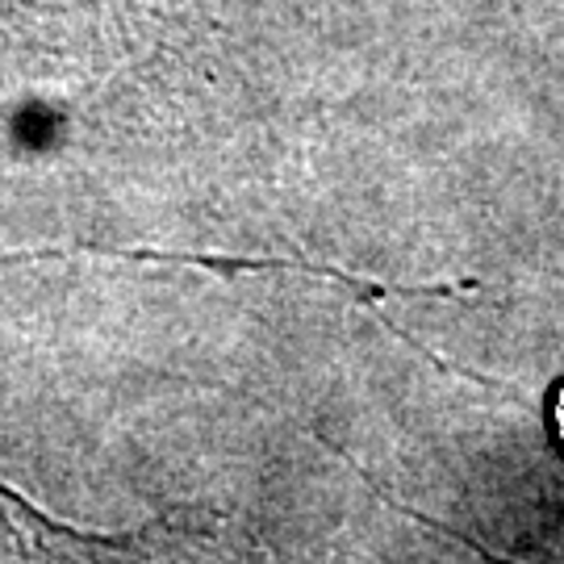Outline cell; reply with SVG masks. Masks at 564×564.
I'll use <instances>...</instances> for the list:
<instances>
[{
	"mask_svg": "<svg viewBox=\"0 0 564 564\" xmlns=\"http://www.w3.org/2000/svg\"><path fill=\"white\" fill-rule=\"evenodd\" d=\"M552 419H556V435H561V444H564V389L556 393V410H552Z\"/></svg>",
	"mask_w": 564,
	"mask_h": 564,
	"instance_id": "6da1fadb",
	"label": "cell"
}]
</instances>
